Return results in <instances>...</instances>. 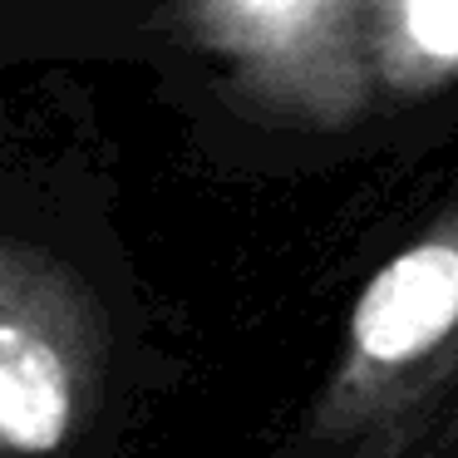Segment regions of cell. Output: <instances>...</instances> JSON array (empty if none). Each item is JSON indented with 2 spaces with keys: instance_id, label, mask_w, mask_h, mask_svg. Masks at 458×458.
<instances>
[{
  "instance_id": "obj_2",
  "label": "cell",
  "mask_w": 458,
  "mask_h": 458,
  "mask_svg": "<svg viewBox=\"0 0 458 458\" xmlns=\"http://www.w3.org/2000/svg\"><path fill=\"white\" fill-rule=\"evenodd\" d=\"M70 424V379L40 335L5 320L0 326V434L11 454H50Z\"/></svg>"
},
{
  "instance_id": "obj_1",
  "label": "cell",
  "mask_w": 458,
  "mask_h": 458,
  "mask_svg": "<svg viewBox=\"0 0 458 458\" xmlns=\"http://www.w3.org/2000/svg\"><path fill=\"white\" fill-rule=\"evenodd\" d=\"M458 320V247H414L394 257L375 281H369L365 301L355 310V340L365 360L394 365L434 340L448 335Z\"/></svg>"
},
{
  "instance_id": "obj_3",
  "label": "cell",
  "mask_w": 458,
  "mask_h": 458,
  "mask_svg": "<svg viewBox=\"0 0 458 458\" xmlns=\"http://www.w3.org/2000/svg\"><path fill=\"white\" fill-rule=\"evenodd\" d=\"M409 35L438 60H458V0H404Z\"/></svg>"
}]
</instances>
